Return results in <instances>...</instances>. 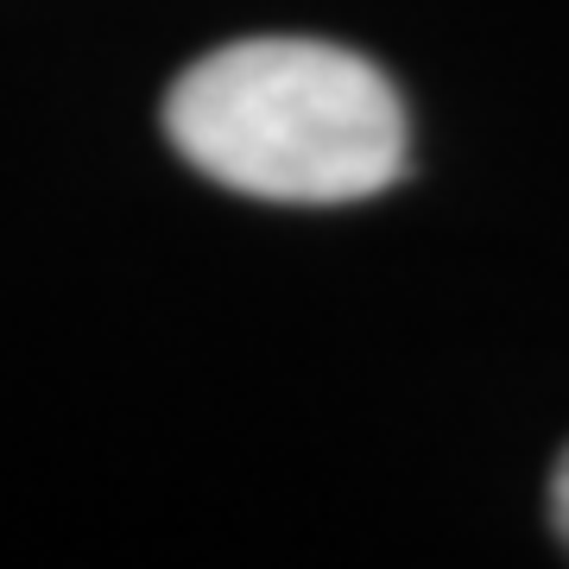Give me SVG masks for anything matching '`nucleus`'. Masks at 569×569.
Segmentation results:
<instances>
[{
    "label": "nucleus",
    "mask_w": 569,
    "mask_h": 569,
    "mask_svg": "<svg viewBox=\"0 0 569 569\" xmlns=\"http://www.w3.org/2000/svg\"><path fill=\"white\" fill-rule=\"evenodd\" d=\"M550 531H557L563 550H569V449L557 456V468H550Z\"/></svg>",
    "instance_id": "f03ea898"
},
{
    "label": "nucleus",
    "mask_w": 569,
    "mask_h": 569,
    "mask_svg": "<svg viewBox=\"0 0 569 569\" xmlns=\"http://www.w3.org/2000/svg\"><path fill=\"white\" fill-rule=\"evenodd\" d=\"M164 140L260 203H361L411 164L392 77L329 39H234L197 58L164 89Z\"/></svg>",
    "instance_id": "f257e3e1"
}]
</instances>
